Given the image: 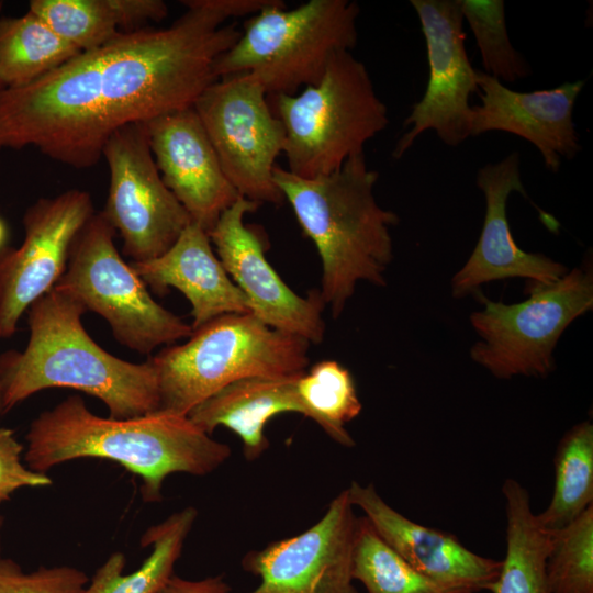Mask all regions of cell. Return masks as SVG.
I'll use <instances>...</instances> for the list:
<instances>
[{
    "mask_svg": "<svg viewBox=\"0 0 593 593\" xmlns=\"http://www.w3.org/2000/svg\"><path fill=\"white\" fill-rule=\"evenodd\" d=\"M170 26L119 32L36 81L0 92V150L33 146L90 168L120 128L192 108L239 38L230 0L181 1Z\"/></svg>",
    "mask_w": 593,
    "mask_h": 593,
    "instance_id": "obj_1",
    "label": "cell"
},
{
    "mask_svg": "<svg viewBox=\"0 0 593 593\" xmlns=\"http://www.w3.org/2000/svg\"><path fill=\"white\" fill-rule=\"evenodd\" d=\"M26 467L45 473L78 458L118 462L141 477L144 501L161 499L164 480L171 473L206 475L231 456L220 443L188 416L155 412L128 419L100 417L79 395H70L42 412L26 434Z\"/></svg>",
    "mask_w": 593,
    "mask_h": 593,
    "instance_id": "obj_2",
    "label": "cell"
},
{
    "mask_svg": "<svg viewBox=\"0 0 593 593\" xmlns=\"http://www.w3.org/2000/svg\"><path fill=\"white\" fill-rule=\"evenodd\" d=\"M86 312L77 299L56 288L29 307L25 348L0 356L3 414L47 388H70L96 396L115 419L158 411V380L152 362L134 363L105 351L85 329Z\"/></svg>",
    "mask_w": 593,
    "mask_h": 593,
    "instance_id": "obj_3",
    "label": "cell"
},
{
    "mask_svg": "<svg viewBox=\"0 0 593 593\" xmlns=\"http://www.w3.org/2000/svg\"><path fill=\"white\" fill-rule=\"evenodd\" d=\"M378 178L363 153L314 178L299 177L278 165L273 168L276 186L317 250L318 291L334 317L342 314L358 282L385 286L384 272L393 259L390 230L399 216L378 204L373 194Z\"/></svg>",
    "mask_w": 593,
    "mask_h": 593,
    "instance_id": "obj_4",
    "label": "cell"
},
{
    "mask_svg": "<svg viewBox=\"0 0 593 593\" xmlns=\"http://www.w3.org/2000/svg\"><path fill=\"white\" fill-rule=\"evenodd\" d=\"M310 343L262 323L251 313L225 314L193 329L181 345L148 360L156 370L157 412L183 415L222 388L246 378L303 373Z\"/></svg>",
    "mask_w": 593,
    "mask_h": 593,
    "instance_id": "obj_5",
    "label": "cell"
},
{
    "mask_svg": "<svg viewBox=\"0 0 593 593\" xmlns=\"http://www.w3.org/2000/svg\"><path fill=\"white\" fill-rule=\"evenodd\" d=\"M271 100L286 133V169L302 178L337 170L389 124L367 67L351 52L335 55L315 85Z\"/></svg>",
    "mask_w": 593,
    "mask_h": 593,
    "instance_id": "obj_6",
    "label": "cell"
},
{
    "mask_svg": "<svg viewBox=\"0 0 593 593\" xmlns=\"http://www.w3.org/2000/svg\"><path fill=\"white\" fill-rule=\"evenodd\" d=\"M359 13L350 0H310L290 10L279 1L245 21L215 75L251 72L267 94L296 93L315 85L335 55L356 46Z\"/></svg>",
    "mask_w": 593,
    "mask_h": 593,
    "instance_id": "obj_7",
    "label": "cell"
},
{
    "mask_svg": "<svg viewBox=\"0 0 593 593\" xmlns=\"http://www.w3.org/2000/svg\"><path fill=\"white\" fill-rule=\"evenodd\" d=\"M114 236L103 213H94L75 237L66 269L54 288L103 317L115 339L131 350L150 355L157 347L188 338L191 325L152 298L119 254Z\"/></svg>",
    "mask_w": 593,
    "mask_h": 593,
    "instance_id": "obj_8",
    "label": "cell"
},
{
    "mask_svg": "<svg viewBox=\"0 0 593 593\" xmlns=\"http://www.w3.org/2000/svg\"><path fill=\"white\" fill-rule=\"evenodd\" d=\"M529 298L505 304L481 295L484 306L470 322L481 337L473 361L499 379L546 378L556 367L553 350L564 329L593 307V271L584 265L551 284L528 283Z\"/></svg>",
    "mask_w": 593,
    "mask_h": 593,
    "instance_id": "obj_9",
    "label": "cell"
},
{
    "mask_svg": "<svg viewBox=\"0 0 593 593\" xmlns=\"http://www.w3.org/2000/svg\"><path fill=\"white\" fill-rule=\"evenodd\" d=\"M251 72L221 77L197 99V112L220 164L239 195L280 205L284 198L273 181L286 133Z\"/></svg>",
    "mask_w": 593,
    "mask_h": 593,
    "instance_id": "obj_10",
    "label": "cell"
},
{
    "mask_svg": "<svg viewBox=\"0 0 593 593\" xmlns=\"http://www.w3.org/2000/svg\"><path fill=\"white\" fill-rule=\"evenodd\" d=\"M102 157L110 178L101 212L120 234L124 255L135 262L159 257L192 221L161 179L145 123L116 131Z\"/></svg>",
    "mask_w": 593,
    "mask_h": 593,
    "instance_id": "obj_11",
    "label": "cell"
},
{
    "mask_svg": "<svg viewBox=\"0 0 593 593\" xmlns=\"http://www.w3.org/2000/svg\"><path fill=\"white\" fill-rule=\"evenodd\" d=\"M426 42L429 67L426 90L403 122L392 157L400 159L425 131L433 130L447 146L470 137L469 98L479 93L477 69L468 58L459 0H411Z\"/></svg>",
    "mask_w": 593,
    "mask_h": 593,
    "instance_id": "obj_12",
    "label": "cell"
},
{
    "mask_svg": "<svg viewBox=\"0 0 593 593\" xmlns=\"http://www.w3.org/2000/svg\"><path fill=\"white\" fill-rule=\"evenodd\" d=\"M93 214L90 194L79 189L41 198L26 210L23 243L0 250V339L11 337L22 314L55 287Z\"/></svg>",
    "mask_w": 593,
    "mask_h": 593,
    "instance_id": "obj_13",
    "label": "cell"
},
{
    "mask_svg": "<svg viewBox=\"0 0 593 593\" xmlns=\"http://www.w3.org/2000/svg\"><path fill=\"white\" fill-rule=\"evenodd\" d=\"M260 204L238 197L208 233L225 271L248 301L250 313L271 328L321 343L325 304L318 290L306 298L290 289L267 260L259 234L245 215Z\"/></svg>",
    "mask_w": 593,
    "mask_h": 593,
    "instance_id": "obj_14",
    "label": "cell"
},
{
    "mask_svg": "<svg viewBox=\"0 0 593 593\" xmlns=\"http://www.w3.org/2000/svg\"><path fill=\"white\" fill-rule=\"evenodd\" d=\"M354 508L344 490L305 532L247 553L244 569L261 579L250 593H358L351 575Z\"/></svg>",
    "mask_w": 593,
    "mask_h": 593,
    "instance_id": "obj_15",
    "label": "cell"
},
{
    "mask_svg": "<svg viewBox=\"0 0 593 593\" xmlns=\"http://www.w3.org/2000/svg\"><path fill=\"white\" fill-rule=\"evenodd\" d=\"M161 179L208 233L238 197L193 107L145 123Z\"/></svg>",
    "mask_w": 593,
    "mask_h": 593,
    "instance_id": "obj_16",
    "label": "cell"
},
{
    "mask_svg": "<svg viewBox=\"0 0 593 593\" xmlns=\"http://www.w3.org/2000/svg\"><path fill=\"white\" fill-rule=\"evenodd\" d=\"M475 78L481 104L471 105L470 136L491 131L517 135L539 150L552 172L559 171L561 157L572 159L581 150L573 109L583 80L519 92L478 69Z\"/></svg>",
    "mask_w": 593,
    "mask_h": 593,
    "instance_id": "obj_17",
    "label": "cell"
},
{
    "mask_svg": "<svg viewBox=\"0 0 593 593\" xmlns=\"http://www.w3.org/2000/svg\"><path fill=\"white\" fill-rule=\"evenodd\" d=\"M519 167V154L513 152L478 170L475 183L485 199L484 222L472 254L452 277L455 298H462L483 283L508 278L551 284L569 271L564 265L542 254L522 250L512 236L506 215L507 199L512 192L526 197Z\"/></svg>",
    "mask_w": 593,
    "mask_h": 593,
    "instance_id": "obj_18",
    "label": "cell"
},
{
    "mask_svg": "<svg viewBox=\"0 0 593 593\" xmlns=\"http://www.w3.org/2000/svg\"><path fill=\"white\" fill-rule=\"evenodd\" d=\"M355 507L365 513L377 534L416 571L449 593L490 590L501 561L482 557L451 533L411 521L391 507L374 485L353 481L346 489Z\"/></svg>",
    "mask_w": 593,
    "mask_h": 593,
    "instance_id": "obj_19",
    "label": "cell"
},
{
    "mask_svg": "<svg viewBox=\"0 0 593 593\" xmlns=\"http://www.w3.org/2000/svg\"><path fill=\"white\" fill-rule=\"evenodd\" d=\"M130 265L147 287L179 290L191 304L192 329L225 314L250 313L247 299L217 258L209 234L191 222L163 255Z\"/></svg>",
    "mask_w": 593,
    "mask_h": 593,
    "instance_id": "obj_20",
    "label": "cell"
},
{
    "mask_svg": "<svg viewBox=\"0 0 593 593\" xmlns=\"http://www.w3.org/2000/svg\"><path fill=\"white\" fill-rule=\"evenodd\" d=\"M300 374L235 381L199 403L187 416L209 435L217 426L228 428L239 437L245 458L254 460L269 447L265 427L272 417L282 413L304 416L296 387Z\"/></svg>",
    "mask_w": 593,
    "mask_h": 593,
    "instance_id": "obj_21",
    "label": "cell"
},
{
    "mask_svg": "<svg viewBox=\"0 0 593 593\" xmlns=\"http://www.w3.org/2000/svg\"><path fill=\"white\" fill-rule=\"evenodd\" d=\"M506 513V551L490 590L493 593H549L546 560L551 532L542 528L530 505L529 492L508 478L502 485Z\"/></svg>",
    "mask_w": 593,
    "mask_h": 593,
    "instance_id": "obj_22",
    "label": "cell"
},
{
    "mask_svg": "<svg viewBox=\"0 0 593 593\" xmlns=\"http://www.w3.org/2000/svg\"><path fill=\"white\" fill-rule=\"evenodd\" d=\"M197 515V510L189 506L149 527L141 545L152 546L153 550L142 566L124 575L125 557L114 552L97 570L85 593H157L174 575L175 563Z\"/></svg>",
    "mask_w": 593,
    "mask_h": 593,
    "instance_id": "obj_23",
    "label": "cell"
},
{
    "mask_svg": "<svg viewBox=\"0 0 593 593\" xmlns=\"http://www.w3.org/2000/svg\"><path fill=\"white\" fill-rule=\"evenodd\" d=\"M80 52L56 35L37 15L0 19V83L3 89L27 86Z\"/></svg>",
    "mask_w": 593,
    "mask_h": 593,
    "instance_id": "obj_24",
    "label": "cell"
},
{
    "mask_svg": "<svg viewBox=\"0 0 593 593\" xmlns=\"http://www.w3.org/2000/svg\"><path fill=\"white\" fill-rule=\"evenodd\" d=\"M553 489L548 506L536 515L540 526L559 530L593 504V425L583 421L568 429L553 455Z\"/></svg>",
    "mask_w": 593,
    "mask_h": 593,
    "instance_id": "obj_25",
    "label": "cell"
},
{
    "mask_svg": "<svg viewBox=\"0 0 593 593\" xmlns=\"http://www.w3.org/2000/svg\"><path fill=\"white\" fill-rule=\"evenodd\" d=\"M296 387L304 416L339 445L354 447L345 425L360 414L362 404L349 370L335 360H322L299 376Z\"/></svg>",
    "mask_w": 593,
    "mask_h": 593,
    "instance_id": "obj_26",
    "label": "cell"
},
{
    "mask_svg": "<svg viewBox=\"0 0 593 593\" xmlns=\"http://www.w3.org/2000/svg\"><path fill=\"white\" fill-rule=\"evenodd\" d=\"M351 575L368 593H449L398 555L366 516L358 517Z\"/></svg>",
    "mask_w": 593,
    "mask_h": 593,
    "instance_id": "obj_27",
    "label": "cell"
},
{
    "mask_svg": "<svg viewBox=\"0 0 593 593\" xmlns=\"http://www.w3.org/2000/svg\"><path fill=\"white\" fill-rule=\"evenodd\" d=\"M546 579L549 593H593V504L551 532Z\"/></svg>",
    "mask_w": 593,
    "mask_h": 593,
    "instance_id": "obj_28",
    "label": "cell"
},
{
    "mask_svg": "<svg viewBox=\"0 0 593 593\" xmlns=\"http://www.w3.org/2000/svg\"><path fill=\"white\" fill-rule=\"evenodd\" d=\"M459 4L475 37L484 72L506 82L530 76V66L510 41L504 1L459 0Z\"/></svg>",
    "mask_w": 593,
    "mask_h": 593,
    "instance_id": "obj_29",
    "label": "cell"
},
{
    "mask_svg": "<svg viewBox=\"0 0 593 593\" xmlns=\"http://www.w3.org/2000/svg\"><path fill=\"white\" fill-rule=\"evenodd\" d=\"M29 11L80 53L102 46L120 32L109 0H32Z\"/></svg>",
    "mask_w": 593,
    "mask_h": 593,
    "instance_id": "obj_30",
    "label": "cell"
},
{
    "mask_svg": "<svg viewBox=\"0 0 593 593\" xmlns=\"http://www.w3.org/2000/svg\"><path fill=\"white\" fill-rule=\"evenodd\" d=\"M88 581L74 567H40L25 573L13 560L0 558V593H85Z\"/></svg>",
    "mask_w": 593,
    "mask_h": 593,
    "instance_id": "obj_31",
    "label": "cell"
},
{
    "mask_svg": "<svg viewBox=\"0 0 593 593\" xmlns=\"http://www.w3.org/2000/svg\"><path fill=\"white\" fill-rule=\"evenodd\" d=\"M22 450L14 432L0 427V502L8 500L18 489L52 484L47 474L35 472L22 462Z\"/></svg>",
    "mask_w": 593,
    "mask_h": 593,
    "instance_id": "obj_32",
    "label": "cell"
},
{
    "mask_svg": "<svg viewBox=\"0 0 593 593\" xmlns=\"http://www.w3.org/2000/svg\"><path fill=\"white\" fill-rule=\"evenodd\" d=\"M120 32L144 29L149 21H160L168 14L161 0H109Z\"/></svg>",
    "mask_w": 593,
    "mask_h": 593,
    "instance_id": "obj_33",
    "label": "cell"
},
{
    "mask_svg": "<svg viewBox=\"0 0 593 593\" xmlns=\"http://www.w3.org/2000/svg\"><path fill=\"white\" fill-rule=\"evenodd\" d=\"M230 586L222 577L186 580L172 575L157 593H228Z\"/></svg>",
    "mask_w": 593,
    "mask_h": 593,
    "instance_id": "obj_34",
    "label": "cell"
},
{
    "mask_svg": "<svg viewBox=\"0 0 593 593\" xmlns=\"http://www.w3.org/2000/svg\"><path fill=\"white\" fill-rule=\"evenodd\" d=\"M7 237V230L3 221L0 217V250L3 248V244Z\"/></svg>",
    "mask_w": 593,
    "mask_h": 593,
    "instance_id": "obj_35",
    "label": "cell"
},
{
    "mask_svg": "<svg viewBox=\"0 0 593 593\" xmlns=\"http://www.w3.org/2000/svg\"><path fill=\"white\" fill-rule=\"evenodd\" d=\"M2 524H3V518L0 515V551H1V528H2Z\"/></svg>",
    "mask_w": 593,
    "mask_h": 593,
    "instance_id": "obj_36",
    "label": "cell"
},
{
    "mask_svg": "<svg viewBox=\"0 0 593 593\" xmlns=\"http://www.w3.org/2000/svg\"><path fill=\"white\" fill-rule=\"evenodd\" d=\"M0 414H3L2 400H1V390H0Z\"/></svg>",
    "mask_w": 593,
    "mask_h": 593,
    "instance_id": "obj_37",
    "label": "cell"
},
{
    "mask_svg": "<svg viewBox=\"0 0 593 593\" xmlns=\"http://www.w3.org/2000/svg\"><path fill=\"white\" fill-rule=\"evenodd\" d=\"M0 10H1V9H0ZM2 90H3V87H2L1 83H0V92H1Z\"/></svg>",
    "mask_w": 593,
    "mask_h": 593,
    "instance_id": "obj_38",
    "label": "cell"
},
{
    "mask_svg": "<svg viewBox=\"0 0 593 593\" xmlns=\"http://www.w3.org/2000/svg\"><path fill=\"white\" fill-rule=\"evenodd\" d=\"M1 7H2V3L0 2V9H1Z\"/></svg>",
    "mask_w": 593,
    "mask_h": 593,
    "instance_id": "obj_39",
    "label": "cell"
}]
</instances>
